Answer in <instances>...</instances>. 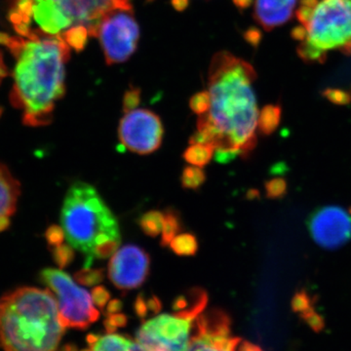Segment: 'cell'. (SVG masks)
I'll return each instance as SVG.
<instances>
[{
	"mask_svg": "<svg viewBox=\"0 0 351 351\" xmlns=\"http://www.w3.org/2000/svg\"><path fill=\"white\" fill-rule=\"evenodd\" d=\"M257 75L244 60L228 52L215 55L210 66V108L199 115L189 144L210 145L217 162L248 156L257 145L258 113L253 84Z\"/></svg>",
	"mask_w": 351,
	"mask_h": 351,
	"instance_id": "6da1fadb",
	"label": "cell"
},
{
	"mask_svg": "<svg viewBox=\"0 0 351 351\" xmlns=\"http://www.w3.org/2000/svg\"><path fill=\"white\" fill-rule=\"evenodd\" d=\"M14 56L18 63L11 104L22 110L25 125H47L57 101L64 94V66L71 47L61 34L40 38L32 32Z\"/></svg>",
	"mask_w": 351,
	"mask_h": 351,
	"instance_id": "7a4b0ae2",
	"label": "cell"
},
{
	"mask_svg": "<svg viewBox=\"0 0 351 351\" xmlns=\"http://www.w3.org/2000/svg\"><path fill=\"white\" fill-rule=\"evenodd\" d=\"M64 329L49 290L16 289L0 301V346L4 351H57Z\"/></svg>",
	"mask_w": 351,
	"mask_h": 351,
	"instance_id": "3957f363",
	"label": "cell"
},
{
	"mask_svg": "<svg viewBox=\"0 0 351 351\" xmlns=\"http://www.w3.org/2000/svg\"><path fill=\"white\" fill-rule=\"evenodd\" d=\"M295 15L292 34L304 61L321 63L332 51L351 54V0H302Z\"/></svg>",
	"mask_w": 351,
	"mask_h": 351,
	"instance_id": "277c9868",
	"label": "cell"
},
{
	"mask_svg": "<svg viewBox=\"0 0 351 351\" xmlns=\"http://www.w3.org/2000/svg\"><path fill=\"white\" fill-rule=\"evenodd\" d=\"M61 223L66 241L84 255V267L93 263L94 249L99 237L110 235L121 239L119 221L97 189L84 182L69 186L61 211Z\"/></svg>",
	"mask_w": 351,
	"mask_h": 351,
	"instance_id": "5b68a950",
	"label": "cell"
},
{
	"mask_svg": "<svg viewBox=\"0 0 351 351\" xmlns=\"http://www.w3.org/2000/svg\"><path fill=\"white\" fill-rule=\"evenodd\" d=\"M34 18L44 32L56 36L73 25H84L98 36L101 21L115 9L132 10L129 0H34Z\"/></svg>",
	"mask_w": 351,
	"mask_h": 351,
	"instance_id": "8992f818",
	"label": "cell"
},
{
	"mask_svg": "<svg viewBox=\"0 0 351 351\" xmlns=\"http://www.w3.org/2000/svg\"><path fill=\"white\" fill-rule=\"evenodd\" d=\"M39 276L57 295L60 321L64 328L86 329L99 319L100 311L95 307L92 295L63 270L45 269Z\"/></svg>",
	"mask_w": 351,
	"mask_h": 351,
	"instance_id": "52a82bcc",
	"label": "cell"
},
{
	"mask_svg": "<svg viewBox=\"0 0 351 351\" xmlns=\"http://www.w3.org/2000/svg\"><path fill=\"white\" fill-rule=\"evenodd\" d=\"M195 321L178 313L159 314L143 323L136 341L147 351H186Z\"/></svg>",
	"mask_w": 351,
	"mask_h": 351,
	"instance_id": "ba28073f",
	"label": "cell"
},
{
	"mask_svg": "<svg viewBox=\"0 0 351 351\" xmlns=\"http://www.w3.org/2000/svg\"><path fill=\"white\" fill-rule=\"evenodd\" d=\"M97 36L108 64L123 63L137 48L140 29L132 10L115 9L101 21Z\"/></svg>",
	"mask_w": 351,
	"mask_h": 351,
	"instance_id": "9c48e42d",
	"label": "cell"
},
{
	"mask_svg": "<svg viewBox=\"0 0 351 351\" xmlns=\"http://www.w3.org/2000/svg\"><path fill=\"white\" fill-rule=\"evenodd\" d=\"M164 129L158 115L147 110H134L120 120L119 137L132 152L145 156L162 144Z\"/></svg>",
	"mask_w": 351,
	"mask_h": 351,
	"instance_id": "30bf717a",
	"label": "cell"
},
{
	"mask_svg": "<svg viewBox=\"0 0 351 351\" xmlns=\"http://www.w3.org/2000/svg\"><path fill=\"white\" fill-rule=\"evenodd\" d=\"M241 341L232 336L228 314L215 308L196 318L186 351H239Z\"/></svg>",
	"mask_w": 351,
	"mask_h": 351,
	"instance_id": "8fae6325",
	"label": "cell"
},
{
	"mask_svg": "<svg viewBox=\"0 0 351 351\" xmlns=\"http://www.w3.org/2000/svg\"><path fill=\"white\" fill-rule=\"evenodd\" d=\"M151 269V257L145 249L128 244L120 248L110 258L108 276L113 285L122 291L141 287Z\"/></svg>",
	"mask_w": 351,
	"mask_h": 351,
	"instance_id": "7c38bea8",
	"label": "cell"
},
{
	"mask_svg": "<svg viewBox=\"0 0 351 351\" xmlns=\"http://www.w3.org/2000/svg\"><path fill=\"white\" fill-rule=\"evenodd\" d=\"M314 241L326 249H337L351 239V217L338 206L319 208L308 219Z\"/></svg>",
	"mask_w": 351,
	"mask_h": 351,
	"instance_id": "4fadbf2b",
	"label": "cell"
},
{
	"mask_svg": "<svg viewBox=\"0 0 351 351\" xmlns=\"http://www.w3.org/2000/svg\"><path fill=\"white\" fill-rule=\"evenodd\" d=\"M298 0H254V18L267 31L286 24L297 10Z\"/></svg>",
	"mask_w": 351,
	"mask_h": 351,
	"instance_id": "5bb4252c",
	"label": "cell"
},
{
	"mask_svg": "<svg viewBox=\"0 0 351 351\" xmlns=\"http://www.w3.org/2000/svg\"><path fill=\"white\" fill-rule=\"evenodd\" d=\"M20 193V182L4 164L0 163V232L10 225Z\"/></svg>",
	"mask_w": 351,
	"mask_h": 351,
	"instance_id": "9a60e30c",
	"label": "cell"
},
{
	"mask_svg": "<svg viewBox=\"0 0 351 351\" xmlns=\"http://www.w3.org/2000/svg\"><path fill=\"white\" fill-rule=\"evenodd\" d=\"M87 350L82 351H147L138 341L119 334L89 335Z\"/></svg>",
	"mask_w": 351,
	"mask_h": 351,
	"instance_id": "2e32d148",
	"label": "cell"
},
{
	"mask_svg": "<svg viewBox=\"0 0 351 351\" xmlns=\"http://www.w3.org/2000/svg\"><path fill=\"white\" fill-rule=\"evenodd\" d=\"M208 295L204 289H189L184 295L176 298L173 302L175 313L195 320L207 306Z\"/></svg>",
	"mask_w": 351,
	"mask_h": 351,
	"instance_id": "e0dca14e",
	"label": "cell"
},
{
	"mask_svg": "<svg viewBox=\"0 0 351 351\" xmlns=\"http://www.w3.org/2000/svg\"><path fill=\"white\" fill-rule=\"evenodd\" d=\"M182 223L179 211L174 208H168L164 212V221L162 234H161L160 245L162 247L168 246L170 242L182 232Z\"/></svg>",
	"mask_w": 351,
	"mask_h": 351,
	"instance_id": "ac0fdd59",
	"label": "cell"
},
{
	"mask_svg": "<svg viewBox=\"0 0 351 351\" xmlns=\"http://www.w3.org/2000/svg\"><path fill=\"white\" fill-rule=\"evenodd\" d=\"M215 149L212 145L193 144L189 147L182 154V158L186 162L197 167H205L213 158Z\"/></svg>",
	"mask_w": 351,
	"mask_h": 351,
	"instance_id": "d6986e66",
	"label": "cell"
},
{
	"mask_svg": "<svg viewBox=\"0 0 351 351\" xmlns=\"http://www.w3.org/2000/svg\"><path fill=\"white\" fill-rule=\"evenodd\" d=\"M163 221L164 213L157 210H152L140 217L138 226L145 235L154 239L162 232Z\"/></svg>",
	"mask_w": 351,
	"mask_h": 351,
	"instance_id": "ffe728a7",
	"label": "cell"
},
{
	"mask_svg": "<svg viewBox=\"0 0 351 351\" xmlns=\"http://www.w3.org/2000/svg\"><path fill=\"white\" fill-rule=\"evenodd\" d=\"M169 245L171 250L174 252L176 255L182 256V257L195 256L198 251L197 239L191 233L177 235Z\"/></svg>",
	"mask_w": 351,
	"mask_h": 351,
	"instance_id": "44dd1931",
	"label": "cell"
},
{
	"mask_svg": "<svg viewBox=\"0 0 351 351\" xmlns=\"http://www.w3.org/2000/svg\"><path fill=\"white\" fill-rule=\"evenodd\" d=\"M281 117L280 108L276 106H267L258 115V128L263 135L274 133L279 125Z\"/></svg>",
	"mask_w": 351,
	"mask_h": 351,
	"instance_id": "7402d4cb",
	"label": "cell"
},
{
	"mask_svg": "<svg viewBox=\"0 0 351 351\" xmlns=\"http://www.w3.org/2000/svg\"><path fill=\"white\" fill-rule=\"evenodd\" d=\"M62 38L66 41L69 47L75 51H82L84 49L87 43L88 36H90L87 27L84 25H73L62 32Z\"/></svg>",
	"mask_w": 351,
	"mask_h": 351,
	"instance_id": "603a6c76",
	"label": "cell"
},
{
	"mask_svg": "<svg viewBox=\"0 0 351 351\" xmlns=\"http://www.w3.org/2000/svg\"><path fill=\"white\" fill-rule=\"evenodd\" d=\"M206 182V174L204 171L191 166H186L182 170L181 176L182 186L186 189H198Z\"/></svg>",
	"mask_w": 351,
	"mask_h": 351,
	"instance_id": "cb8c5ba5",
	"label": "cell"
},
{
	"mask_svg": "<svg viewBox=\"0 0 351 351\" xmlns=\"http://www.w3.org/2000/svg\"><path fill=\"white\" fill-rule=\"evenodd\" d=\"M75 279L78 283L87 287L97 285V284L103 282L105 279V269H90L84 267L75 274Z\"/></svg>",
	"mask_w": 351,
	"mask_h": 351,
	"instance_id": "d4e9b609",
	"label": "cell"
},
{
	"mask_svg": "<svg viewBox=\"0 0 351 351\" xmlns=\"http://www.w3.org/2000/svg\"><path fill=\"white\" fill-rule=\"evenodd\" d=\"M53 258L60 269L68 267L75 260V250L69 244H61L53 247Z\"/></svg>",
	"mask_w": 351,
	"mask_h": 351,
	"instance_id": "484cf974",
	"label": "cell"
},
{
	"mask_svg": "<svg viewBox=\"0 0 351 351\" xmlns=\"http://www.w3.org/2000/svg\"><path fill=\"white\" fill-rule=\"evenodd\" d=\"M287 191V182L281 178L269 180L265 182V193L270 199L282 197Z\"/></svg>",
	"mask_w": 351,
	"mask_h": 351,
	"instance_id": "4316f807",
	"label": "cell"
},
{
	"mask_svg": "<svg viewBox=\"0 0 351 351\" xmlns=\"http://www.w3.org/2000/svg\"><path fill=\"white\" fill-rule=\"evenodd\" d=\"M189 107L197 115H202L208 112L210 108V95L208 91L195 94L189 101Z\"/></svg>",
	"mask_w": 351,
	"mask_h": 351,
	"instance_id": "83f0119b",
	"label": "cell"
},
{
	"mask_svg": "<svg viewBox=\"0 0 351 351\" xmlns=\"http://www.w3.org/2000/svg\"><path fill=\"white\" fill-rule=\"evenodd\" d=\"M291 306L294 313L302 314L313 308V301L306 291L302 290L294 295L291 302Z\"/></svg>",
	"mask_w": 351,
	"mask_h": 351,
	"instance_id": "f1b7e54d",
	"label": "cell"
},
{
	"mask_svg": "<svg viewBox=\"0 0 351 351\" xmlns=\"http://www.w3.org/2000/svg\"><path fill=\"white\" fill-rule=\"evenodd\" d=\"M121 239H110L104 242L95 248V258H108L112 257L119 250Z\"/></svg>",
	"mask_w": 351,
	"mask_h": 351,
	"instance_id": "f546056e",
	"label": "cell"
},
{
	"mask_svg": "<svg viewBox=\"0 0 351 351\" xmlns=\"http://www.w3.org/2000/svg\"><path fill=\"white\" fill-rule=\"evenodd\" d=\"M301 317L314 332H319L324 329V319H323L320 314H318L314 311L313 307L309 309V311H307L306 313L301 314Z\"/></svg>",
	"mask_w": 351,
	"mask_h": 351,
	"instance_id": "4dcf8cb0",
	"label": "cell"
},
{
	"mask_svg": "<svg viewBox=\"0 0 351 351\" xmlns=\"http://www.w3.org/2000/svg\"><path fill=\"white\" fill-rule=\"evenodd\" d=\"M141 101V91L137 88H132L127 91L123 100V112L127 113L136 110Z\"/></svg>",
	"mask_w": 351,
	"mask_h": 351,
	"instance_id": "1f68e13d",
	"label": "cell"
},
{
	"mask_svg": "<svg viewBox=\"0 0 351 351\" xmlns=\"http://www.w3.org/2000/svg\"><path fill=\"white\" fill-rule=\"evenodd\" d=\"M66 239L63 228L60 226H51L46 232V239L51 247L58 246L64 243Z\"/></svg>",
	"mask_w": 351,
	"mask_h": 351,
	"instance_id": "d6a6232c",
	"label": "cell"
},
{
	"mask_svg": "<svg viewBox=\"0 0 351 351\" xmlns=\"http://www.w3.org/2000/svg\"><path fill=\"white\" fill-rule=\"evenodd\" d=\"M92 299H93L94 304L100 308H104L106 304L110 299V293L108 292V289L103 287V286H97L92 290Z\"/></svg>",
	"mask_w": 351,
	"mask_h": 351,
	"instance_id": "836d02e7",
	"label": "cell"
},
{
	"mask_svg": "<svg viewBox=\"0 0 351 351\" xmlns=\"http://www.w3.org/2000/svg\"><path fill=\"white\" fill-rule=\"evenodd\" d=\"M125 323L126 316L124 314L117 313L113 314L106 321V326H107L108 332H112L114 328L124 326Z\"/></svg>",
	"mask_w": 351,
	"mask_h": 351,
	"instance_id": "e575fe53",
	"label": "cell"
},
{
	"mask_svg": "<svg viewBox=\"0 0 351 351\" xmlns=\"http://www.w3.org/2000/svg\"><path fill=\"white\" fill-rule=\"evenodd\" d=\"M135 311L136 313L141 318H144L147 315L149 308H147V302L145 301L144 295L141 294L138 295L137 300L135 302Z\"/></svg>",
	"mask_w": 351,
	"mask_h": 351,
	"instance_id": "d590c367",
	"label": "cell"
},
{
	"mask_svg": "<svg viewBox=\"0 0 351 351\" xmlns=\"http://www.w3.org/2000/svg\"><path fill=\"white\" fill-rule=\"evenodd\" d=\"M147 304L149 311H152L154 313H158L160 311L161 302L156 295H152L151 299L147 300Z\"/></svg>",
	"mask_w": 351,
	"mask_h": 351,
	"instance_id": "8d00e7d4",
	"label": "cell"
},
{
	"mask_svg": "<svg viewBox=\"0 0 351 351\" xmlns=\"http://www.w3.org/2000/svg\"><path fill=\"white\" fill-rule=\"evenodd\" d=\"M239 351H263V350L258 346L242 341L239 346Z\"/></svg>",
	"mask_w": 351,
	"mask_h": 351,
	"instance_id": "74e56055",
	"label": "cell"
},
{
	"mask_svg": "<svg viewBox=\"0 0 351 351\" xmlns=\"http://www.w3.org/2000/svg\"><path fill=\"white\" fill-rule=\"evenodd\" d=\"M122 309V302L119 300H113L108 304V313H119Z\"/></svg>",
	"mask_w": 351,
	"mask_h": 351,
	"instance_id": "f35d334b",
	"label": "cell"
},
{
	"mask_svg": "<svg viewBox=\"0 0 351 351\" xmlns=\"http://www.w3.org/2000/svg\"><path fill=\"white\" fill-rule=\"evenodd\" d=\"M8 75V69H7L5 64H4L3 57L0 52V83Z\"/></svg>",
	"mask_w": 351,
	"mask_h": 351,
	"instance_id": "ab89813d",
	"label": "cell"
},
{
	"mask_svg": "<svg viewBox=\"0 0 351 351\" xmlns=\"http://www.w3.org/2000/svg\"><path fill=\"white\" fill-rule=\"evenodd\" d=\"M173 6L175 7L177 10H184L188 6V0H172Z\"/></svg>",
	"mask_w": 351,
	"mask_h": 351,
	"instance_id": "60d3db41",
	"label": "cell"
},
{
	"mask_svg": "<svg viewBox=\"0 0 351 351\" xmlns=\"http://www.w3.org/2000/svg\"><path fill=\"white\" fill-rule=\"evenodd\" d=\"M233 2L239 8L246 9L251 5L253 0H233Z\"/></svg>",
	"mask_w": 351,
	"mask_h": 351,
	"instance_id": "b9f144b4",
	"label": "cell"
},
{
	"mask_svg": "<svg viewBox=\"0 0 351 351\" xmlns=\"http://www.w3.org/2000/svg\"><path fill=\"white\" fill-rule=\"evenodd\" d=\"M62 351H77V350H76L75 348H73V346H64L63 350H62Z\"/></svg>",
	"mask_w": 351,
	"mask_h": 351,
	"instance_id": "7bdbcfd3",
	"label": "cell"
},
{
	"mask_svg": "<svg viewBox=\"0 0 351 351\" xmlns=\"http://www.w3.org/2000/svg\"><path fill=\"white\" fill-rule=\"evenodd\" d=\"M350 215H351V208H350Z\"/></svg>",
	"mask_w": 351,
	"mask_h": 351,
	"instance_id": "ee69618b",
	"label": "cell"
}]
</instances>
